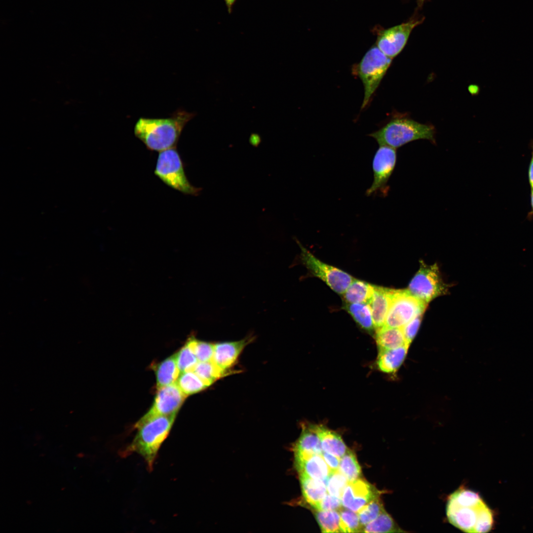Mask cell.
<instances>
[{
	"label": "cell",
	"instance_id": "6da1fadb",
	"mask_svg": "<svg viewBox=\"0 0 533 533\" xmlns=\"http://www.w3.org/2000/svg\"><path fill=\"white\" fill-rule=\"evenodd\" d=\"M449 522L466 533H487L492 529L494 512L480 495L461 487L452 493L446 503Z\"/></svg>",
	"mask_w": 533,
	"mask_h": 533
},
{
	"label": "cell",
	"instance_id": "7a4b0ae2",
	"mask_svg": "<svg viewBox=\"0 0 533 533\" xmlns=\"http://www.w3.org/2000/svg\"><path fill=\"white\" fill-rule=\"evenodd\" d=\"M195 115L179 110L166 118L140 117L135 124L134 134L151 151L175 148L184 128Z\"/></svg>",
	"mask_w": 533,
	"mask_h": 533
},
{
	"label": "cell",
	"instance_id": "3957f363",
	"mask_svg": "<svg viewBox=\"0 0 533 533\" xmlns=\"http://www.w3.org/2000/svg\"><path fill=\"white\" fill-rule=\"evenodd\" d=\"M176 417L156 416L141 418L135 425L137 433L123 454H138L144 458L149 470H152L158 451L169 435Z\"/></svg>",
	"mask_w": 533,
	"mask_h": 533
},
{
	"label": "cell",
	"instance_id": "277c9868",
	"mask_svg": "<svg viewBox=\"0 0 533 533\" xmlns=\"http://www.w3.org/2000/svg\"><path fill=\"white\" fill-rule=\"evenodd\" d=\"M434 134L433 126L409 118H396L369 136L374 138L380 146L396 149L417 140H427L435 143Z\"/></svg>",
	"mask_w": 533,
	"mask_h": 533
},
{
	"label": "cell",
	"instance_id": "5b68a950",
	"mask_svg": "<svg viewBox=\"0 0 533 533\" xmlns=\"http://www.w3.org/2000/svg\"><path fill=\"white\" fill-rule=\"evenodd\" d=\"M154 174L166 185L183 193L197 196L202 190V188L193 186L188 180L175 148L159 152Z\"/></svg>",
	"mask_w": 533,
	"mask_h": 533
},
{
	"label": "cell",
	"instance_id": "8992f818",
	"mask_svg": "<svg viewBox=\"0 0 533 533\" xmlns=\"http://www.w3.org/2000/svg\"><path fill=\"white\" fill-rule=\"evenodd\" d=\"M392 60L375 45L372 47L360 62L353 67V71L362 80L364 88V97L361 109H364L368 104L390 66Z\"/></svg>",
	"mask_w": 533,
	"mask_h": 533
},
{
	"label": "cell",
	"instance_id": "52a82bcc",
	"mask_svg": "<svg viewBox=\"0 0 533 533\" xmlns=\"http://www.w3.org/2000/svg\"><path fill=\"white\" fill-rule=\"evenodd\" d=\"M450 285L442 279L437 264L428 265L422 261L407 289L412 295L428 304L449 292Z\"/></svg>",
	"mask_w": 533,
	"mask_h": 533
},
{
	"label": "cell",
	"instance_id": "ba28073f",
	"mask_svg": "<svg viewBox=\"0 0 533 533\" xmlns=\"http://www.w3.org/2000/svg\"><path fill=\"white\" fill-rule=\"evenodd\" d=\"M297 242L301 250V260L310 272L323 281L335 292L343 295L354 278L342 269L322 262Z\"/></svg>",
	"mask_w": 533,
	"mask_h": 533
},
{
	"label": "cell",
	"instance_id": "9c48e42d",
	"mask_svg": "<svg viewBox=\"0 0 533 533\" xmlns=\"http://www.w3.org/2000/svg\"><path fill=\"white\" fill-rule=\"evenodd\" d=\"M427 305L407 289H395L384 325L402 328L419 314L423 313Z\"/></svg>",
	"mask_w": 533,
	"mask_h": 533
},
{
	"label": "cell",
	"instance_id": "30bf717a",
	"mask_svg": "<svg viewBox=\"0 0 533 533\" xmlns=\"http://www.w3.org/2000/svg\"><path fill=\"white\" fill-rule=\"evenodd\" d=\"M416 12L407 21L378 33L376 46L386 56L393 59L404 49L413 30L424 21Z\"/></svg>",
	"mask_w": 533,
	"mask_h": 533
},
{
	"label": "cell",
	"instance_id": "8fae6325",
	"mask_svg": "<svg viewBox=\"0 0 533 533\" xmlns=\"http://www.w3.org/2000/svg\"><path fill=\"white\" fill-rule=\"evenodd\" d=\"M380 147L373 157L372 167L374 180L366 194L371 195L380 191L387 192V183L396 166L397 152L395 149L386 146Z\"/></svg>",
	"mask_w": 533,
	"mask_h": 533
},
{
	"label": "cell",
	"instance_id": "7c38bea8",
	"mask_svg": "<svg viewBox=\"0 0 533 533\" xmlns=\"http://www.w3.org/2000/svg\"><path fill=\"white\" fill-rule=\"evenodd\" d=\"M157 388L153 405L142 418L156 416H176L187 397L176 382Z\"/></svg>",
	"mask_w": 533,
	"mask_h": 533
},
{
	"label": "cell",
	"instance_id": "4fadbf2b",
	"mask_svg": "<svg viewBox=\"0 0 533 533\" xmlns=\"http://www.w3.org/2000/svg\"><path fill=\"white\" fill-rule=\"evenodd\" d=\"M380 492L362 479L348 482L342 497L343 507L358 513L373 500L380 497Z\"/></svg>",
	"mask_w": 533,
	"mask_h": 533
},
{
	"label": "cell",
	"instance_id": "5bb4252c",
	"mask_svg": "<svg viewBox=\"0 0 533 533\" xmlns=\"http://www.w3.org/2000/svg\"><path fill=\"white\" fill-rule=\"evenodd\" d=\"M252 340L246 338L243 340L214 344V351L212 361L223 373L236 361L244 348Z\"/></svg>",
	"mask_w": 533,
	"mask_h": 533
},
{
	"label": "cell",
	"instance_id": "9a60e30c",
	"mask_svg": "<svg viewBox=\"0 0 533 533\" xmlns=\"http://www.w3.org/2000/svg\"><path fill=\"white\" fill-rule=\"evenodd\" d=\"M395 291L394 289L374 285L372 296L369 304L376 329L384 325Z\"/></svg>",
	"mask_w": 533,
	"mask_h": 533
},
{
	"label": "cell",
	"instance_id": "2e32d148",
	"mask_svg": "<svg viewBox=\"0 0 533 533\" xmlns=\"http://www.w3.org/2000/svg\"><path fill=\"white\" fill-rule=\"evenodd\" d=\"M296 466L299 473L325 482L332 472L321 455L295 457Z\"/></svg>",
	"mask_w": 533,
	"mask_h": 533
},
{
	"label": "cell",
	"instance_id": "e0dca14e",
	"mask_svg": "<svg viewBox=\"0 0 533 533\" xmlns=\"http://www.w3.org/2000/svg\"><path fill=\"white\" fill-rule=\"evenodd\" d=\"M301 435L294 448L295 457L321 455L323 452L315 425L303 424Z\"/></svg>",
	"mask_w": 533,
	"mask_h": 533
},
{
	"label": "cell",
	"instance_id": "ac0fdd59",
	"mask_svg": "<svg viewBox=\"0 0 533 533\" xmlns=\"http://www.w3.org/2000/svg\"><path fill=\"white\" fill-rule=\"evenodd\" d=\"M409 344L387 349L379 350L377 361L379 369L387 374L396 372L404 362Z\"/></svg>",
	"mask_w": 533,
	"mask_h": 533
},
{
	"label": "cell",
	"instance_id": "d6986e66",
	"mask_svg": "<svg viewBox=\"0 0 533 533\" xmlns=\"http://www.w3.org/2000/svg\"><path fill=\"white\" fill-rule=\"evenodd\" d=\"M301 487L305 501L315 509L328 493L325 482L299 473Z\"/></svg>",
	"mask_w": 533,
	"mask_h": 533
},
{
	"label": "cell",
	"instance_id": "ffe728a7",
	"mask_svg": "<svg viewBox=\"0 0 533 533\" xmlns=\"http://www.w3.org/2000/svg\"><path fill=\"white\" fill-rule=\"evenodd\" d=\"M324 452L340 459L348 450L341 436L324 425H315Z\"/></svg>",
	"mask_w": 533,
	"mask_h": 533
},
{
	"label": "cell",
	"instance_id": "44dd1931",
	"mask_svg": "<svg viewBox=\"0 0 533 533\" xmlns=\"http://www.w3.org/2000/svg\"><path fill=\"white\" fill-rule=\"evenodd\" d=\"M376 341L379 350L391 349L406 344H409L406 342L401 328L390 327L384 325L376 329Z\"/></svg>",
	"mask_w": 533,
	"mask_h": 533
},
{
	"label": "cell",
	"instance_id": "7402d4cb",
	"mask_svg": "<svg viewBox=\"0 0 533 533\" xmlns=\"http://www.w3.org/2000/svg\"><path fill=\"white\" fill-rule=\"evenodd\" d=\"M374 285L354 279L343 294L345 303H369Z\"/></svg>",
	"mask_w": 533,
	"mask_h": 533
},
{
	"label": "cell",
	"instance_id": "603a6c76",
	"mask_svg": "<svg viewBox=\"0 0 533 533\" xmlns=\"http://www.w3.org/2000/svg\"><path fill=\"white\" fill-rule=\"evenodd\" d=\"M154 371L157 388L175 383L181 373L174 354L158 363Z\"/></svg>",
	"mask_w": 533,
	"mask_h": 533
},
{
	"label": "cell",
	"instance_id": "cb8c5ba5",
	"mask_svg": "<svg viewBox=\"0 0 533 533\" xmlns=\"http://www.w3.org/2000/svg\"><path fill=\"white\" fill-rule=\"evenodd\" d=\"M344 308L363 329L372 332L375 328L372 312L368 303H345Z\"/></svg>",
	"mask_w": 533,
	"mask_h": 533
},
{
	"label": "cell",
	"instance_id": "d4e9b609",
	"mask_svg": "<svg viewBox=\"0 0 533 533\" xmlns=\"http://www.w3.org/2000/svg\"><path fill=\"white\" fill-rule=\"evenodd\" d=\"M364 533H402L404 531L391 516L384 510L374 520L365 526Z\"/></svg>",
	"mask_w": 533,
	"mask_h": 533
},
{
	"label": "cell",
	"instance_id": "484cf974",
	"mask_svg": "<svg viewBox=\"0 0 533 533\" xmlns=\"http://www.w3.org/2000/svg\"><path fill=\"white\" fill-rule=\"evenodd\" d=\"M176 383L187 396L200 392L209 386L193 371L180 373Z\"/></svg>",
	"mask_w": 533,
	"mask_h": 533
},
{
	"label": "cell",
	"instance_id": "4316f807",
	"mask_svg": "<svg viewBox=\"0 0 533 533\" xmlns=\"http://www.w3.org/2000/svg\"><path fill=\"white\" fill-rule=\"evenodd\" d=\"M314 510L315 517L322 532L342 533L339 510Z\"/></svg>",
	"mask_w": 533,
	"mask_h": 533
},
{
	"label": "cell",
	"instance_id": "83f0119b",
	"mask_svg": "<svg viewBox=\"0 0 533 533\" xmlns=\"http://www.w3.org/2000/svg\"><path fill=\"white\" fill-rule=\"evenodd\" d=\"M339 471L348 482L360 478L361 469L355 454L351 450H347L340 458Z\"/></svg>",
	"mask_w": 533,
	"mask_h": 533
},
{
	"label": "cell",
	"instance_id": "f1b7e54d",
	"mask_svg": "<svg viewBox=\"0 0 533 533\" xmlns=\"http://www.w3.org/2000/svg\"><path fill=\"white\" fill-rule=\"evenodd\" d=\"M192 371L208 386L225 375L212 361H198Z\"/></svg>",
	"mask_w": 533,
	"mask_h": 533
},
{
	"label": "cell",
	"instance_id": "f546056e",
	"mask_svg": "<svg viewBox=\"0 0 533 533\" xmlns=\"http://www.w3.org/2000/svg\"><path fill=\"white\" fill-rule=\"evenodd\" d=\"M199 362L212 361L214 344L199 341L194 337L190 338L187 342Z\"/></svg>",
	"mask_w": 533,
	"mask_h": 533
},
{
	"label": "cell",
	"instance_id": "4dcf8cb0",
	"mask_svg": "<svg viewBox=\"0 0 533 533\" xmlns=\"http://www.w3.org/2000/svg\"><path fill=\"white\" fill-rule=\"evenodd\" d=\"M384 510L382 502L379 497L360 510L357 514L362 530L365 526L376 519Z\"/></svg>",
	"mask_w": 533,
	"mask_h": 533
},
{
	"label": "cell",
	"instance_id": "1f68e13d",
	"mask_svg": "<svg viewBox=\"0 0 533 533\" xmlns=\"http://www.w3.org/2000/svg\"><path fill=\"white\" fill-rule=\"evenodd\" d=\"M339 511L341 517L340 527L342 533L362 532V527L357 513L344 507H342Z\"/></svg>",
	"mask_w": 533,
	"mask_h": 533
},
{
	"label": "cell",
	"instance_id": "d6a6232c",
	"mask_svg": "<svg viewBox=\"0 0 533 533\" xmlns=\"http://www.w3.org/2000/svg\"><path fill=\"white\" fill-rule=\"evenodd\" d=\"M176 361L180 373L192 371L198 362L195 354L186 343L175 354Z\"/></svg>",
	"mask_w": 533,
	"mask_h": 533
},
{
	"label": "cell",
	"instance_id": "836d02e7",
	"mask_svg": "<svg viewBox=\"0 0 533 533\" xmlns=\"http://www.w3.org/2000/svg\"><path fill=\"white\" fill-rule=\"evenodd\" d=\"M348 483L346 478L339 470L332 471L326 481L327 492L331 495L341 498Z\"/></svg>",
	"mask_w": 533,
	"mask_h": 533
},
{
	"label": "cell",
	"instance_id": "e575fe53",
	"mask_svg": "<svg viewBox=\"0 0 533 533\" xmlns=\"http://www.w3.org/2000/svg\"><path fill=\"white\" fill-rule=\"evenodd\" d=\"M422 316L423 313L419 314L401 328L406 342L409 344H410L418 333Z\"/></svg>",
	"mask_w": 533,
	"mask_h": 533
},
{
	"label": "cell",
	"instance_id": "d590c367",
	"mask_svg": "<svg viewBox=\"0 0 533 533\" xmlns=\"http://www.w3.org/2000/svg\"><path fill=\"white\" fill-rule=\"evenodd\" d=\"M343 507L341 498L327 494L313 509L319 510H339Z\"/></svg>",
	"mask_w": 533,
	"mask_h": 533
},
{
	"label": "cell",
	"instance_id": "8d00e7d4",
	"mask_svg": "<svg viewBox=\"0 0 533 533\" xmlns=\"http://www.w3.org/2000/svg\"><path fill=\"white\" fill-rule=\"evenodd\" d=\"M531 148V157L528 169V179L530 187V203L531 211L530 214L533 215V140L530 143Z\"/></svg>",
	"mask_w": 533,
	"mask_h": 533
},
{
	"label": "cell",
	"instance_id": "74e56055",
	"mask_svg": "<svg viewBox=\"0 0 533 533\" xmlns=\"http://www.w3.org/2000/svg\"><path fill=\"white\" fill-rule=\"evenodd\" d=\"M322 456L332 471L339 470L340 459L332 454L324 451L322 453Z\"/></svg>",
	"mask_w": 533,
	"mask_h": 533
},
{
	"label": "cell",
	"instance_id": "f35d334b",
	"mask_svg": "<svg viewBox=\"0 0 533 533\" xmlns=\"http://www.w3.org/2000/svg\"><path fill=\"white\" fill-rule=\"evenodd\" d=\"M262 139L257 133H252L249 137V143L254 147H257L261 143Z\"/></svg>",
	"mask_w": 533,
	"mask_h": 533
},
{
	"label": "cell",
	"instance_id": "ab89813d",
	"mask_svg": "<svg viewBox=\"0 0 533 533\" xmlns=\"http://www.w3.org/2000/svg\"><path fill=\"white\" fill-rule=\"evenodd\" d=\"M427 0H417V8H416V11H418L419 9H421V8L423 6L424 3Z\"/></svg>",
	"mask_w": 533,
	"mask_h": 533
},
{
	"label": "cell",
	"instance_id": "60d3db41",
	"mask_svg": "<svg viewBox=\"0 0 533 533\" xmlns=\"http://www.w3.org/2000/svg\"><path fill=\"white\" fill-rule=\"evenodd\" d=\"M235 1V0H225L226 3L229 11H230L231 7Z\"/></svg>",
	"mask_w": 533,
	"mask_h": 533
},
{
	"label": "cell",
	"instance_id": "b9f144b4",
	"mask_svg": "<svg viewBox=\"0 0 533 533\" xmlns=\"http://www.w3.org/2000/svg\"><path fill=\"white\" fill-rule=\"evenodd\" d=\"M83 456V454H81V453H80V454H78V457H82Z\"/></svg>",
	"mask_w": 533,
	"mask_h": 533
}]
</instances>
